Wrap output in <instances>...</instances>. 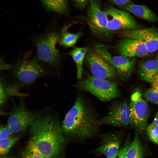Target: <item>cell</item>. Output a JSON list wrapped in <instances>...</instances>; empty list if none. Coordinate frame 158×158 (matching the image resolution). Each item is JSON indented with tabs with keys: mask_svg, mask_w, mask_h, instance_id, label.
<instances>
[{
	"mask_svg": "<svg viewBox=\"0 0 158 158\" xmlns=\"http://www.w3.org/2000/svg\"><path fill=\"white\" fill-rule=\"evenodd\" d=\"M29 128L27 147L44 157L53 158L62 152L66 138L59 118L54 114L43 112L36 114Z\"/></svg>",
	"mask_w": 158,
	"mask_h": 158,
	"instance_id": "obj_1",
	"label": "cell"
},
{
	"mask_svg": "<svg viewBox=\"0 0 158 158\" xmlns=\"http://www.w3.org/2000/svg\"><path fill=\"white\" fill-rule=\"evenodd\" d=\"M99 119L91 105L80 95L66 113L61 123L63 134L73 141L83 142L97 135Z\"/></svg>",
	"mask_w": 158,
	"mask_h": 158,
	"instance_id": "obj_2",
	"label": "cell"
},
{
	"mask_svg": "<svg viewBox=\"0 0 158 158\" xmlns=\"http://www.w3.org/2000/svg\"><path fill=\"white\" fill-rule=\"evenodd\" d=\"M74 86L78 90L90 93L104 102L117 98L120 95L118 87L114 82L92 75L81 78Z\"/></svg>",
	"mask_w": 158,
	"mask_h": 158,
	"instance_id": "obj_3",
	"label": "cell"
},
{
	"mask_svg": "<svg viewBox=\"0 0 158 158\" xmlns=\"http://www.w3.org/2000/svg\"><path fill=\"white\" fill-rule=\"evenodd\" d=\"M60 39V35L53 32L44 35L37 39L36 43L37 54L40 61L53 67L58 65L60 56L56 45Z\"/></svg>",
	"mask_w": 158,
	"mask_h": 158,
	"instance_id": "obj_4",
	"label": "cell"
},
{
	"mask_svg": "<svg viewBox=\"0 0 158 158\" xmlns=\"http://www.w3.org/2000/svg\"><path fill=\"white\" fill-rule=\"evenodd\" d=\"M87 10V23L94 35L108 38L111 35L107 30L108 20L105 11L101 9L98 0H89Z\"/></svg>",
	"mask_w": 158,
	"mask_h": 158,
	"instance_id": "obj_5",
	"label": "cell"
},
{
	"mask_svg": "<svg viewBox=\"0 0 158 158\" xmlns=\"http://www.w3.org/2000/svg\"><path fill=\"white\" fill-rule=\"evenodd\" d=\"M85 60L93 76L113 82L117 78L115 68L94 48L88 50Z\"/></svg>",
	"mask_w": 158,
	"mask_h": 158,
	"instance_id": "obj_6",
	"label": "cell"
},
{
	"mask_svg": "<svg viewBox=\"0 0 158 158\" xmlns=\"http://www.w3.org/2000/svg\"><path fill=\"white\" fill-rule=\"evenodd\" d=\"M13 78L20 84L30 85L47 73L35 58L17 63L13 71Z\"/></svg>",
	"mask_w": 158,
	"mask_h": 158,
	"instance_id": "obj_7",
	"label": "cell"
},
{
	"mask_svg": "<svg viewBox=\"0 0 158 158\" xmlns=\"http://www.w3.org/2000/svg\"><path fill=\"white\" fill-rule=\"evenodd\" d=\"M128 106L130 124L138 131L142 132L147 127L149 111L148 104L139 91L132 94Z\"/></svg>",
	"mask_w": 158,
	"mask_h": 158,
	"instance_id": "obj_8",
	"label": "cell"
},
{
	"mask_svg": "<svg viewBox=\"0 0 158 158\" xmlns=\"http://www.w3.org/2000/svg\"><path fill=\"white\" fill-rule=\"evenodd\" d=\"M104 11L107 18V30L111 36L116 32L139 28L134 18L127 11L113 7Z\"/></svg>",
	"mask_w": 158,
	"mask_h": 158,
	"instance_id": "obj_9",
	"label": "cell"
},
{
	"mask_svg": "<svg viewBox=\"0 0 158 158\" xmlns=\"http://www.w3.org/2000/svg\"><path fill=\"white\" fill-rule=\"evenodd\" d=\"M94 48L115 68L120 78L125 79L129 77L135 67L136 62L135 58L121 55L112 56L107 47L102 44H96Z\"/></svg>",
	"mask_w": 158,
	"mask_h": 158,
	"instance_id": "obj_10",
	"label": "cell"
},
{
	"mask_svg": "<svg viewBox=\"0 0 158 158\" xmlns=\"http://www.w3.org/2000/svg\"><path fill=\"white\" fill-rule=\"evenodd\" d=\"M36 115L29 110L24 102L21 100L18 104H13L7 125L13 133L21 132L29 127Z\"/></svg>",
	"mask_w": 158,
	"mask_h": 158,
	"instance_id": "obj_11",
	"label": "cell"
},
{
	"mask_svg": "<svg viewBox=\"0 0 158 158\" xmlns=\"http://www.w3.org/2000/svg\"><path fill=\"white\" fill-rule=\"evenodd\" d=\"M100 126L124 127L130 124L128 105L124 102H113L109 107L106 115L99 120Z\"/></svg>",
	"mask_w": 158,
	"mask_h": 158,
	"instance_id": "obj_12",
	"label": "cell"
},
{
	"mask_svg": "<svg viewBox=\"0 0 158 158\" xmlns=\"http://www.w3.org/2000/svg\"><path fill=\"white\" fill-rule=\"evenodd\" d=\"M100 140L98 146L92 151L96 156H104L106 158H113L120 149L121 141L118 134L109 132L99 135Z\"/></svg>",
	"mask_w": 158,
	"mask_h": 158,
	"instance_id": "obj_13",
	"label": "cell"
},
{
	"mask_svg": "<svg viewBox=\"0 0 158 158\" xmlns=\"http://www.w3.org/2000/svg\"><path fill=\"white\" fill-rule=\"evenodd\" d=\"M125 38L139 40L144 43L149 53L158 49V29L149 28L122 31Z\"/></svg>",
	"mask_w": 158,
	"mask_h": 158,
	"instance_id": "obj_14",
	"label": "cell"
},
{
	"mask_svg": "<svg viewBox=\"0 0 158 158\" xmlns=\"http://www.w3.org/2000/svg\"><path fill=\"white\" fill-rule=\"evenodd\" d=\"M116 48L120 55L128 57H143L149 54L143 42L135 39L122 40L118 43Z\"/></svg>",
	"mask_w": 158,
	"mask_h": 158,
	"instance_id": "obj_15",
	"label": "cell"
},
{
	"mask_svg": "<svg viewBox=\"0 0 158 158\" xmlns=\"http://www.w3.org/2000/svg\"><path fill=\"white\" fill-rule=\"evenodd\" d=\"M120 9L128 11L136 17L150 22L158 21V17L157 15L144 5L131 4L123 6Z\"/></svg>",
	"mask_w": 158,
	"mask_h": 158,
	"instance_id": "obj_16",
	"label": "cell"
},
{
	"mask_svg": "<svg viewBox=\"0 0 158 158\" xmlns=\"http://www.w3.org/2000/svg\"><path fill=\"white\" fill-rule=\"evenodd\" d=\"M28 95L20 92L17 85L7 83L3 78H1L0 83V105L3 106L8 99L14 97H25Z\"/></svg>",
	"mask_w": 158,
	"mask_h": 158,
	"instance_id": "obj_17",
	"label": "cell"
},
{
	"mask_svg": "<svg viewBox=\"0 0 158 158\" xmlns=\"http://www.w3.org/2000/svg\"><path fill=\"white\" fill-rule=\"evenodd\" d=\"M138 73L142 80L152 83L158 73V61L155 59L142 62L139 66Z\"/></svg>",
	"mask_w": 158,
	"mask_h": 158,
	"instance_id": "obj_18",
	"label": "cell"
},
{
	"mask_svg": "<svg viewBox=\"0 0 158 158\" xmlns=\"http://www.w3.org/2000/svg\"><path fill=\"white\" fill-rule=\"evenodd\" d=\"M88 50L85 47H75L68 53L72 58L75 64L77 76L79 80L82 78L83 61Z\"/></svg>",
	"mask_w": 158,
	"mask_h": 158,
	"instance_id": "obj_19",
	"label": "cell"
},
{
	"mask_svg": "<svg viewBox=\"0 0 158 158\" xmlns=\"http://www.w3.org/2000/svg\"><path fill=\"white\" fill-rule=\"evenodd\" d=\"M45 9L59 14L67 15L69 11L68 0H41Z\"/></svg>",
	"mask_w": 158,
	"mask_h": 158,
	"instance_id": "obj_20",
	"label": "cell"
},
{
	"mask_svg": "<svg viewBox=\"0 0 158 158\" xmlns=\"http://www.w3.org/2000/svg\"><path fill=\"white\" fill-rule=\"evenodd\" d=\"M144 152L137 132L127 151L126 158H143Z\"/></svg>",
	"mask_w": 158,
	"mask_h": 158,
	"instance_id": "obj_21",
	"label": "cell"
},
{
	"mask_svg": "<svg viewBox=\"0 0 158 158\" xmlns=\"http://www.w3.org/2000/svg\"><path fill=\"white\" fill-rule=\"evenodd\" d=\"M83 35V33L81 31L76 33L69 32L66 28L64 27L62 30L61 36L59 40L60 43L66 47H73Z\"/></svg>",
	"mask_w": 158,
	"mask_h": 158,
	"instance_id": "obj_22",
	"label": "cell"
},
{
	"mask_svg": "<svg viewBox=\"0 0 158 158\" xmlns=\"http://www.w3.org/2000/svg\"><path fill=\"white\" fill-rule=\"evenodd\" d=\"M19 139L18 137L12 136L7 139L0 140V154L2 157L5 156L11 147Z\"/></svg>",
	"mask_w": 158,
	"mask_h": 158,
	"instance_id": "obj_23",
	"label": "cell"
},
{
	"mask_svg": "<svg viewBox=\"0 0 158 158\" xmlns=\"http://www.w3.org/2000/svg\"><path fill=\"white\" fill-rule=\"evenodd\" d=\"M146 130L150 140L158 145V126L152 123L147 126Z\"/></svg>",
	"mask_w": 158,
	"mask_h": 158,
	"instance_id": "obj_24",
	"label": "cell"
},
{
	"mask_svg": "<svg viewBox=\"0 0 158 158\" xmlns=\"http://www.w3.org/2000/svg\"><path fill=\"white\" fill-rule=\"evenodd\" d=\"M144 96L148 101L158 105V90L152 87L145 91Z\"/></svg>",
	"mask_w": 158,
	"mask_h": 158,
	"instance_id": "obj_25",
	"label": "cell"
},
{
	"mask_svg": "<svg viewBox=\"0 0 158 158\" xmlns=\"http://www.w3.org/2000/svg\"><path fill=\"white\" fill-rule=\"evenodd\" d=\"M21 158H44L38 152L31 148L26 147L21 153Z\"/></svg>",
	"mask_w": 158,
	"mask_h": 158,
	"instance_id": "obj_26",
	"label": "cell"
},
{
	"mask_svg": "<svg viewBox=\"0 0 158 158\" xmlns=\"http://www.w3.org/2000/svg\"><path fill=\"white\" fill-rule=\"evenodd\" d=\"M13 133L7 125H1L0 128V140L7 139L12 136Z\"/></svg>",
	"mask_w": 158,
	"mask_h": 158,
	"instance_id": "obj_27",
	"label": "cell"
},
{
	"mask_svg": "<svg viewBox=\"0 0 158 158\" xmlns=\"http://www.w3.org/2000/svg\"><path fill=\"white\" fill-rule=\"evenodd\" d=\"M131 143L128 140L119 150L116 155L113 158H126L128 149Z\"/></svg>",
	"mask_w": 158,
	"mask_h": 158,
	"instance_id": "obj_28",
	"label": "cell"
},
{
	"mask_svg": "<svg viewBox=\"0 0 158 158\" xmlns=\"http://www.w3.org/2000/svg\"><path fill=\"white\" fill-rule=\"evenodd\" d=\"M112 4L120 8L126 5L132 4L130 0H109Z\"/></svg>",
	"mask_w": 158,
	"mask_h": 158,
	"instance_id": "obj_29",
	"label": "cell"
},
{
	"mask_svg": "<svg viewBox=\"0 0 158 158\" xmlns=\"http://www.w3.org/2000/svg\"><path fill=\"white\" fill-rule=\"evenodd\" d=\"M75 5L81 8L86 7L89 3V0H72Z\"/></svg>",
	"mask_w": 158,
	"mask_h": 158,
	"instance_id": "obj_30",
	"label": "cell"
},
{
	"mask_svg": "<svg viewBox=\"0 0 158 158\" xmlns=\"http://www.w3.org/2000/svg\"><path fill=\"white\" fill-rule=\"evenodd\" d=\"M151 83L152 87L158 90V73L155 76Z\"/></svg>",
	"mask_w": 158,
	"mask_h": 158,
	"instance_id": "obj_31",
	"label": "cell"
},
{
	"mask_svg": "<svg viewBox=\"0 0 158 158\" xmlns=\"http://www.w3.org/2000/svg\"><path fill=\"white\" fill-rule=\"evenodd\" d=\"M3 59H1V63H2V66H1V70H8L10 69L11 67V65L9 64H6L4 62Z\"/></svg>",
	"mask_w": 158,
	"mask_h": 158,
	"instance_id": "obj_32",
	"label": "cell"
},
{
	"mask_svg": "<svg viewBox=\"0 0 158 158\" xmlns=\"http://www.w3.org/2000/svg\"><path fill=\"white\" fill-rule=\"evenodd\" d=\"M152 123L158 126V112L156 114Z\"/></svg>",
	"mask_w": 158,
	"mask_h": 158,
	"instance_id": "obj_33",
	"label": "cell"
},
{
	"mask_svg": "<svg viewBox=\"0 0 158 158\" xmlns=\"http://www.w3.org/2000/svg\"><path fill=\"white\" fill-rule=\"evenodd\" d=\"M2 158H13L11 157L5 156L3 157Z\"/></svg>",
	"mask_w": 158,
	"mask_h": 158,
	"instance_id": "obj_34",
	"label": "cell"
},
{
	"mask_svg": "<svg viewBox=\"0 0 158 158\" xmlns=\"http://www.w3.org/2000/svg\"><path fill=\"white\" fill-rule=\"evenodd\" d=\"M156 60L157 61H158V55L157 56V57L155 58Z\"/></svg>",
	"mask_w": 158,
	"mask_h": 158,
	"instance_id": "obj_35",
	"label": "cell"
},
{
	"mask_svg": "<svg viewBox=\"0 0 158 158\" xmlns=\"http://www.w3.org/2000/svg\"><path fill=\"white\" fill-rule=\"evenodd\" d=\"M44 158H49V157H44Z\"/></svg>",
	"mask_w": 158,
	"mask_h": 158,
	"instance_id": "obj_36",
	"label": "cell"
}]
</instances>
